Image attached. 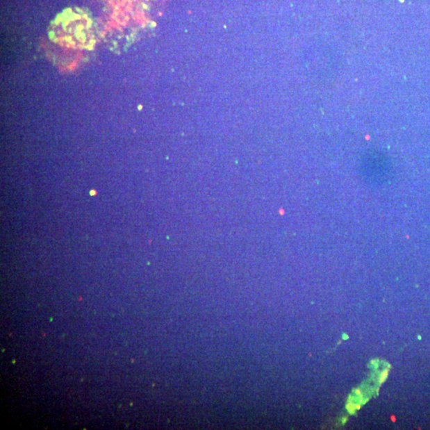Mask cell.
<instances>
[{
	"label": "cell",
	"mask_w": 430,
	"mask_h": 430,
	"mask_svg": "<svg viewBox=\"0 0 430 430\" xmlns=\"http://www.w3.org/2000/svg\"><path fill=\"white\" fill-rule=\"evenodd\" d=\"M60 30L54 29V40H58L63 45L74 47H86L91 41L90 24L81 15H70L60 23Z\"/></svg>",
	"instance_id": "cell-1"
}]
</instances>
